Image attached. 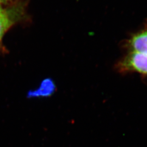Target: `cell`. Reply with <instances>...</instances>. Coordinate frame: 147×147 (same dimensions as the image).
Segmentation results:
<instances>
[{
    "instance_id": "cell-1",
    "label": "cell",
    "mask_w": 147,
    "mask_h": 147,
    "mask_svg": "<svg viewBox=\"0 0 147 147\" xmlns=\"http://www.w3.org/2000/svg\"><path fill=\"white\" fill-rule=\"evenodd\" d=\"M27 7V1L16 0L9 6L0 9V42L11 27L26 19Z\"/></svg>"
},
{
    "instance_id": "cell-2",
    "label": "cell",
    "mask_w": 147,
    "mask_h": 147,
    "mask_svg": "<svg viewBox=\"0 0 147 147\" xmlns=\"http://www.w3.org/2000/svg\"><path fill=\"white\" fill-rule=\"evenodd\" d=\"M122 72H136L147 75V55L131 51L117 66Z\"/></svg>"
},
{
    "instance_id": "cell-3",
    "label": "cell",
    "mask_w": 147,
    "mask_h": 147,
    "mask_svg": "<svg viewBox=\"0 0 147 147\" xmlns=\"http://www.w3.org/2000/svg\"><path fill=\"white\" fill-rule=\"evenodd\" d=\"M128 44L131 51L147 55V30L133 36Z\"/></svg>"
},
{
    "instance_id": "cell-4",
    "label": "cell",
    "mask_w": 147,
    "mask_h": 147,
    "mask_svg": "<svg viewBox=\"0 0 147 147\" xmlns=\"http://www.w3.org/2000/svg\"><path fill=\"white\" fill-rule=\"evenodd\" d=\"M55 90L56 86L53 80L51 79H45L37 89L28 92L27 97H49L53 94Z\"/></svg>"
},
{
    "instance_id": "cell-5",
    "label": "cell",
    "mask_w": 147,
    "mask_h": 147,
    "mask_svg": "<svg viewBox=\"0 0 147 147\" xmlns=\"http://www.w3.org/2000/svg\"><path fill=\"white\" fill-rule=\"evenodd\" d=\"M9 0H0V9L2 8V5L3 4H6Z\"/></svg>"
}]
</instances>
